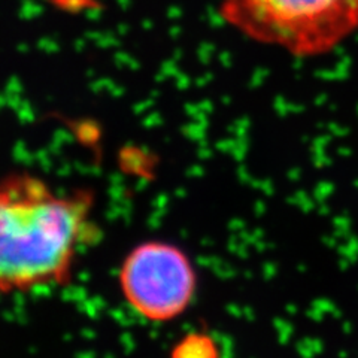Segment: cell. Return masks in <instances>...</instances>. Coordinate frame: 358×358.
<instances>
[{
  "label": "cell",
  "instance_id": "6da1fadb",
  "mask_svg": "<svg viewBox=\"0 0 358 358\" xmlns=\"http://www.w3.org/2000/svg\"><path fill=\"white\" fill-rule=\"evenodd\" d=\"M94 193H62L14 172L0 179V296L69 281L78 255L96 239Z\"/></svg>",
  "mask_w": 358,
  "mask_h": 358
},
{
  "label": "cell",
  "instance_id": "7a4b0ae2",
  "mask_svg": "<svg viewBox=\"0 0 358 358\" xmlns=\"http://www.w3.org/2000/svg\"><path fill=\"white\" fill-rule=\"evenodd\" d=\"M241 35L297 59L326 55L358 31V0H220Z\"/></svg>",
  "mask_w": 358,
  "mask_h": 358
},
{
  "label": "cell",
  "instance_id": "3957f363",
  "mask_svg": "<svg viewBox=\"0 0 358 358\" xmlns=\"http://www.w3.org/2000/svg\"><path fill=\"white\" fill-rule=\"evenodd\" d=\"M118 281L127 305L150 322L181 317L197 289L193 262L179 246L164 241L134 246L121 263Z\"/></svg>",
  "mask_w": 358,
  "mask_h": 358
},
{
  "label": "cell",
  "instance_id": "277c9868",
  "mask_svg": "<svg viewBox=\"0 0 358 358\" xmlns=\"http://www.w3.org/2000/svg\"><path fill=\"white\" fill-rule=\"evenodd\" d=\"M171 358H221V352L217 341L210 334L189 331L173 346Z\"/></svg>",
  "mask_w": 358,
  "mask_h": 358
}]
</instances>
